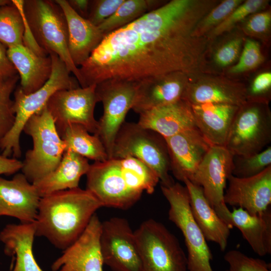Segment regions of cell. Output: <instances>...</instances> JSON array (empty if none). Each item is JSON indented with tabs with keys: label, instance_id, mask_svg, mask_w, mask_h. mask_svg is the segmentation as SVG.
Listing matches in <instances>:
<instances>
[{
	"label": "cell",
	"instance_id": "cell-23",
	"mask_svg": "<svg viewBox=\"0 0 271 271\" xmlns=\"http://www.w3.org/2000/svg\"><path fill=\"white\" fill-rule=\"evenodd\" d=\"M183 182L189 193L193 218L206 241L216 243L221 251H224L232 228L217 214L206 198L201 186L188 179H184Z\"/></svg>",
	"mask_w": 271,
	"mask_h": 271
},
{
	"label": "cell",
	"instance_id": "cell-27",
	"mask_svg": "<svg viewBox=\"0 0 271 271\" xmlns=\"http://www.w3.org/2000/svg\"><path fill=\"white\" fill-rule=\"evenodd\" d=\"M90 166L86 158L72 151L66 150L57 168L33 184L41 198L56 192L76 188Z\"/></svg>",
	"mask_w": 271,
	"mask_h": 271
},
{
	"label": "cell",
	"instance_id": "cell-28",
	"mask_svg": "<svg viewBox=\"0 0 271 271\" xmlns=\"http://www.w3.org/2000/svg\"><path fill=\"white\" fill-rule=\"evenodd\" d=\"M182 98L191 104L223 103L240 106L246 102V88L238 83L222 80L189 82Z\"/></svg>",
	"mask_w": 271,
	"mask_h": 271
},
{
	"label": "cell",
	"instance_id": "cell-30",
	"mask_svg": "<svg viewBox=\"0 0 271 271\" xmlns=\"http://www.w3.org/2000/svg\"><path fill=\"white\" fill-rule=\"evenodd\" d=\"M0 7V42L7 48L24 44L25 21L22 13L24 0H13Z\"/></svg>",
	"mask_w": 271,
	"mask_h": 271
},
{
	"label": "cell",
	"instance_id": "cell-35",
	"mask_svg": "<svg viewBox=\"0 0 271 271\" xmlns=\"http://www.w3.org/2000/svg\"><path fill=\"white\" fill-rule=\"evenodd\" d=\"M241 0H225L215 6L199 22L194 35L204 37L205 35L222 23L240 4Z\"/></svg>",
	"mask_w": 271,
	"mask_h": 271
},
{
	"label": "cell",
	"instance_id": "cell-41",
	"mask_svg": "<svg viewBox=\"0 0 271 271\" xmlns=\"http://www.w3.org/2000/svg\"><path fill=\"white\" fill-rule=\"evenodd\" d=\"M17 74L16 69L8 57L7 48L0 42V78H10Z\"/></svg>",
	"mask_w": 271,
	"mask_h": 271
},
{
	"label": "cell",
	"instance_id": "cell-25",
	"mask_svg": "<svg viewBox=\"0 0 271 271\" xmlns=\"http://www.w3.org/2000/svg\"><path fill=\"white\" fill-rule=\"evenodd\" d=\"M195 125L212 146H225L239 106L223 103L191 104Z\"/></svg>",
	"mask_w": 271,
	"mask_h": 271
},
{
	"label": "cell",
	"instance_id": "cell-17",
	"mask_svg": "<svg viewBox=\"0 0 271 271\" xmlns=\"http://www.w3.org/2000/svg\"><path fill=\"white\" fill-rule=\"evenodd\" d=\"M171 171L179 181H191L194 174L212 146L197 127L165 138Z\"/></svg>",
	"mask_w": 271,
	"mask_h": 271
},
{
	"label": "cell",
	"instance_id": "cell-37",
	"mask_svg": "<svg viewBox=\"0 0 271 271\" xmlns=\"http://www.w3.org/2000/svg\"><path fill=\"white\" fill-rule=\"evenodd\" d=\"M259 43L252 39L245 41L238 62L229 70L232 74L250 70L258 66L263 60Z\"/></svg>",
	"mask_w": 271,
	"mask_h": 271
},
{
	"label": "cell",
	"instance_id": "cell-40",
	"mask_svg": "<svg viewBox=\"0 0 271 271\" xmlns=\"http://www.w3.org/2000/svg\"><path fill=\"white\" fill-rule=\"evenodd\" d=\"M271 24L270 11L253 14L244 25V30L249 34L259 36L266 33Z\"/></svg>",
	"mask_w": 271,
	"mask_h": 271
},
{
	"label": "cell",
	"instance_id": "cell-31",
	"mask_svg": "<svg viewBox=\"0 0 271 271\" xmlns=\"http://www.w3.org/2000/svg\"><path fill=\"white\" fill-rule=\"evenodd\" d=\"M155 0H124L116 11L98 26L104 35L120 29L161 5Z\"/></svg>",
	"mask_w": 271,
	"mask_h": 271
},
{
	"label": "cell",
	"instance_id": "cell-34",
	"mask_svg": "<svg viewBox=\"0 0 271 271\" xmlns=\"http://www.w3.org/2000/svg\"><path fill=\"white\" fill-rule=\"evenodd\" d=\"M268 3V1L265 0H248L242 2L222 23L210 31V36H217L229 31L237 23L264 9Z\"/></svg>",
	"mask_w": 271,
	"mask_h": 271
},
{
	"label": "cell",
	"instance_id": "cell-5",
	"mask_svg": "<svg viewBox=\"0 0 271 271\" xmlns=\"http://www.w3.org/2000/svg\"><path fill=\"white\" fill-rule=\"evenodd\" d=\"M23 11L37 44L49 55H57L82 87L83 78L69 54L67 21L60 6L55 1L24 0Z\"/></svg>",
	"mask_w": 271,
	"mask_h": 271
},
{
	"label": "cell",
	"instance_id": "cell-4",
	"mask_svg": "<svg viewBox=\"0 0 271 271\" xmlns=\"http://www.w3.org/2000/svg\"><path fill=\"white\" fill-rule=\"evenodd\" d=\"M52 59L51 76L37 91L25 94L20 86L14 91V111L15 120L11 130L0 142L2 155L19 158L22 155L20 140L25 124L34 114L42 109L52 95L58 90L80 87L75 77L70 76L64 62L56 54L49 55Z\"/></svg>",
	"mask_w": 271,
	"mask_h": 271
},
{
	"label": "cell",
	"instance_id": "cell-10",
	"mask_svg": "<svg viewBox=\"0 0 271 271\" xmlns=\"http://www.w3.org/2000/svg\"><path fill=\"white\" fill-rule=\"evenodd\" d=\"M271 141V114L267 103L246 101L232 122L225 147L233 155L248 156L262 151Z\"/></svg>",
	"mask_w": 271,
	"mask_h": 271
},
{
	"label": "cell",
	"instance_id": "cell-21",
	"mask_svg": "<svg viewBox=\"0 0 271 271\" xmlns=\"http://www.w3.org/2000/svg\"><path fill=\"white\" fill-rule=\"evenodd\" d=\"M139 114L137 122L141 126L156 132L164 138L196 127L191 105L183 98Z\"/></svg>",
	"mask_w": 271,
	"mask_h": 271
},
{
	"label": "cell",
	"instance_id": "cell-19",
	"mask_svg": "<svg viewBox=\"0 0 271 271\" xmlns=\"http://www.w3.org/2000/svg\"><path fill=\"white\" fill-rule=\"evenodd\" d=\"M40 199L35 186L23 173L10 180L0 177V218L6 216L22 223L34 222Z\"/></svg>",
	"mask_w": 271,
	"mask_h": 271
},
{
	"label": "cell",
	"instance_id": "cell-42",
	"mask_svg": "<svg viewBox=\"0 0 271 271\" xmlns=\"http://www.w3.org/2000/svg\"><path fill=\"white\" fill-rule=\"evenodd\" d=\"M22 162L16 158H10L0 155V175H11L21 170Z\"/></svg>",
	"mask_w": 271,
	"mask_h": 271
},
{
	"label": "cell",
	"instance_id": "cell-38",
	"mask_svg": "<svg viewBox=\"0 0 271 271\" xmlns=\"http://www.w3.org/2000/svg\"><path fill=\"white\" fill-rule=\"evenodd\" d=\"M124 0L90 1L87 19L96 26L110 17Z\"/></svg>",
	"mask_w": 271,
	"mask_h": 271
},
{
	"label": "cell",
	"instance_id": "cell-13",
	"mask_svg": "<svg viewBox=\"0 0 271 271\" xmlns=\"http://www.w3.org/2000/svg\"><path fill=\"white\" fill-rule=\"evenodd\" d=\"M96 84L85 87L62 89L54 93L46 107L58 130L73 123L83 126L95 134L98 121L94 117V108L99 102Z\"/></svg>",
	"mask_w": 271,
	"mask_h": 271
},
{
	"label": "cell",
	"instance_id": "cell-12",
	"mask_svg": "<svg viewBox=\"0 0 271 271\" xmlns=\"http://www.w3.org/2000/svg\"><path fill=\"white\" fill-rule=\"evenodd\" d=\"M100 244L103 264L113 271H142L134 232L125 219L102 222Z\"/></svg>",
	"mask_w": 271,
	"mask_h": 271
},
{
	"label": "cell",
	"instance_id": "cell-11",
	"mask_svg": "<svg viewBox=\"0 0 271 271\" xmlns=\"http://www.w3.org/2000/svg\"><path fill=\"white\" fill-rule=\"evenodd\" d=\"M137 85V82L120 79H109L96 84V92L103 111L95 134L102 142L108 159L112 157L116 136L132 108Z\"/></svg>",
	"mask_w": 271,
	"mask_h": 271
},
{
	"label": "cell",
	"instance_id": "cell-22",
	"mask_svg": "<svg viewBox=\"0 0 271 271\" xmlns=\"http://www.w3.org/2000/svg\"><path fill=\"white\" fill-rule=\"evenodd\" d=\"M62 10L67 24L68 49L74 64L78 67L102 41L104 35L97 26L75 12L67 0H55Z\"/></svg>",
	"mask_w": 271,
	"mask_h": 271
},
{
	"label": "cell",
	"instance_id": "cell-20",
	"mask_svg": "<svg viewBox=\"0 0 271 271\" xmlns=\"http://www.w3.org/2000/svg\"><path fill=\"white\" fill-rule=\"evenodd\" d=\"M189 82L187 75L181 72L142 80L137 82L131 109L140 114L153 108L175 102L183 98Z\"/></svg>",
	"mask_w": 271,
	"mask_h": 271
},
{
	"label": "cell",
	"instance_id": "cell-14",
	"mask_svg": "<svg viewBox=\"0 0 271 271\" xmlns=\"http://www.w3.org/2000/svg\"><path fill=\"white\" fill-rule=\"evenodd\" d=\"M101 224L94 214L82 234L53 262L52 271H103Z\"/></svg>",
	"mask_w": 271,
	"mask_h": 271
},
{
	"label": "cell",
	"instance_id": "cell-9",
	"mask_svg": "<svg viewBox=\"0 0 271 271\" xmlns=\"http://www.w3.org/2000/svg\"><path fill=\"white\" fill-rule=\"evenodd\" d=\"M134 232L142 271H187V258L177 238L153 219L142 222Z\"/></svg>",
	"mask_w": 271,
	"mask_h": 271
},
{
	"label": "cell",
	"instance_id": "cell-8",
	"mask_svg": "<svg viewBox=\"0 0 271 271\" xmlns=\"http://www.w3.org/2000/svg\"><path fill=\"white\" fill-rule=\"evenodd\" d=\"M162 193L170 208L168 218L180 230L187 250V270L213 271V255L207 241L194 220L190 206L187 187L178 182L161 185Z\"/></svg>",
	"mask_w": 271,
	"mask_h": 271
},
{
	"label": "cell",
	"instance_id": "cell-24",
	"mask_svg": "<svg viewBox=\"0 0 271 271\" xmlns=\"http://www.w3.org/2000/svg\"><path fill=\"white\" fill-rule=\"evenodd\" d=\"M7 54L18 72L21 80L19 86L25 94L37 91L49 79L52 70L49 55H38L24 44L8 48Z\"/></svg>",
	"mask_w": 271,
	"mask_h": 271
},
{
	"label": "cell",
	"instance_id": "cell-39",
	"mask_svg": "<svg viewBox=\"0 0 271 271\" xmlns=\"http://www.w3.org/2000/svg\"><path fill=\"white\" fill-rule=\"evenodd\" d=\"M242 43L241 38H235L220 47L214 56L217 65L226 67L233 63L239 56Z\"/></svg>",
	"mask_w": 271,
	"mask_h": 271
},
{
	"label": "cell",
	"instance_id": "cell-36",
	"mask_svg": "<svg viewBox=\"0 0 271 271\" xmlns=\"http://www.w3.org/2000/svg\"><path fill=\"white\" fill-rule=\"evenodd\" d=\"M224 259L229 265L225 271H271L270 263L260 258L248 256L238 250L228 251Z\"/></svg>",
	"mask_w": 271,
	"mask_h": 271
},
{
	"label": "cell",
	"instance_id": "cell-26",
	"mask_svg": "<svg viewBox=\"0 0 271 271\" xmlns=\"http://www.w3.org/2000/svg\"><path fill=\"white\" fill-rule=\"evenodd\" d=\"M35 236L34 222L8 224L0 231V241L4 244V253L15 258L12 271H42L33 252Z\"/></svg>",
	"mask_w": 271,
	"mask_h": 271
},
{
	"label": "cell",
	"instance_id": "cell-3",
	"mask_svg": "<svg viewBox=\"0 0 271 271\" xmlns=\"http://www.w3.org/2000/svg\"><path fill=\"white\" fill-rule=\"evenodd\" d=\"M103 207L91 192L79 187L41 198L35 221L36 236L64 250L82 234L96 211Z\"/></svg>",
	"mask_w": 271,
	"mask_h": 271
},
{
	"label": "cell",
	"instance_id": "cell-33",
	"mask_svg": "<svg viewBox=\"0 0 271 271\" xmlns=\"http://www.w3.org/2000/svg\"><path fill=\"white\" fill-rule=\"evenodd\" d=\"M232 175L239 178L256 175L271 166V147L248 156H234Z\"/></svg>",
	"mask_w": 271,
	"mask_h": 271
},
{
	"label": "cell",
	"instance_id": "cell-43",
	"mask_svg": "<svg viewBox=\"0 0 271 271\" xmlns=\"http://www.w3.org/2000/svg\"><path fill=\"white\" fill-rule=\"evenodd\" d=\"M71 8L79 15L87 18L90 1L89 0H67Z\"/></svg>",
	"mask_w": 271,
	"mask_h": 271
},
{
	"label": "cell",
	"instance_id": "cell-15",
	"mask_svg": "<svg viewBox=\"0 0 271 271\" xmlns=\"http://www.w3.org/2000/svg\"><path fill=\"white\" fill-rule=\"evenodd\" d=\"M233 156L224 146H211L190 181L202 188L213 208L224 203L223 196L227 179L232 172Z\"/></svg>",
	"mask_w": 271,
	"mask_h": 271
},
{
	"label": "cell",
	"instance_id": "cell-44",
	"mask_svg": "<svg viewBox=\"0 0 271 271\" xmlns=\"http://www.w3.org/2000/svg\"><path fill=\"white\" fill-rule=\"evenodd\" d=\"M12 3V1L9 0H0V7L10 4Z\"/></svg>",
	"mask_w": 271,
	"mask_h": 271
},
{
	"label": "cell",
	"instance_id": "cell-16",
	"mask_svg": "<svg viewBox=\"0 0 271 271\" xmlns=\"http://www.w3.org/2000/svg\"><path fill=\"white\" fill-rule=\"evenodd\" d=\"M227 181L223 196L224 202L239 207L251 215L262 213L271 204V166L259 174L247 178L232 174Z\"/></svg>",
	"mask_w": 271,
	"mask_h": 271
},
{
	"label": "cell",
	"instance_id": "cell-2",
	"mask_svg": "<svg viewBox=\"0 0 271 271\" xmlns=\"http://www.w3.org/2000/svg\"><path fill=\"white\" fill-rule=\"evenodd\" d=\"M86 189L103 207L127 209L143 193L151 194L160 180L156 173L136 158H109L90 165Z\"/></svg>",
	"mask_w": 271,
	"mask_h": 271
},
{
	"label": "cell",
	"instance_id": "cell-32",
	"mask_svg": "<svg viewBox=\"0 0 271 271\" xmlns=\"http://www.w3.org/2000/svg\"><path fill=\"white\" fill-rule=\"evenodd\" d=\"M19 79V74L7 78H0V142L15 122L14 100L11 96Z\"/></svg>",
	"mask_w": 271,
	"mask_h": 271
},
{
	"label": "cell",
	"instance_id": "cell-6",
	"mask_svg": "<svg viewBox=\"0 0 271 271\" xmlns=\"http://www.w3.org/2000/svg\"><path fill=\"white\" fill-rule=\"evenodd\" d=\"M23 131L32 138L33 148L26 153L21 170L34 184L57 168L66 145L46 106L28 119Z\"/></svg>",
	"mask_w": 271,
	"mask_h": 271
},
{
	"label": "cell",
	"instance_id": "cell-1",
	"mask_svg": "<svg viewBox=\"0 0 271 271\" xmlns=\"http://www.w3.org/2000/svg\"><path fill=\"white\" fill-rule=\"evenodd\" d=\"M216 1L171 0L104 36L79 67L85 87L109 79L139 81L201 66L207 39L194 35Z\"/></svg>",
	"mask_w": 271,
	"mask_h": 271
},
{
	"label": "cell",
	"instance_id": "cell-29",
	"mask_svg": "<svg viewBox=\"0 0 271 271\" xmlns=\"http://www.w3.org/2000/svg\"><path fill=\"white\" fill-rule=\"evenodd\" d=\"M66 145V150H71L81 156L94 161L103 162L108 159L106 151L100 139L91 135L82 125L73 123L58 130Z\"/></svg>",
	"mask_w": 271,
	"mask_h": 271
},
{
	"label": "cell",
	"instance_id": "cell-7",
	"mask_svg": "<svg viewBox=\"0 0 271 271\" xmlns=\"http://www.w3.org/2000/svg\"><path fill=\"white\" fill-rule=\"evenodd\" d=\"M127 157L137 159L153 170L161 185L175 183L169 174L170 161L165 138L138 122L124 121L113 143L111 158Z\"/></svg>",
	"mask_w": 271,
	"mask_h": 271
},
{
	"label": "cell",
	"instance_id": "cell-18",
	"mask_svg": "<svg viewBox=\"0 0 271 271\" xmlns=\"http://www.w3.org/2000/svg\"><path fill=\"white\" fill-rule=\"evenodd\" d=\"M214 209L227 224L240 231L256 254L263 256L271 253L270 207L256 215H251L239 207H234L230 211L225 203Z\"/></svg>",
	"mask_w": 271,
	"mask_h": 271
}]
</instances>
